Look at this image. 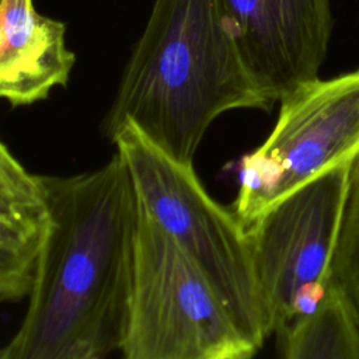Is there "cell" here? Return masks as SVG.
<instances>
[{
	"mask_svg": "<svg viewBox=\"0 0 359 359\" xmlns=\"http://www.w3.org/2000/svg\"><path fill=\"white\" fill-rule=\"evenodd\" d=\"M48 226L10 359L105 358L121 348L137 198L121 156L76 175H38Z\"/></svg>",
	"mask_w": 359,
	"mask_h": 359,
	"instance_id": "cell-1",
	"label": "cell"
},
{
	"mask_svg": "<svg viewBox=\"0 0 359 359\" xmlns=\"http://www.w3.org/2000/svg\"><path fill=\"white\" fill-rule=\"evenodd\" d=\"M237 108L272 107L255 88L219 0H156L105 118L126 122L174 160L192 164L210 123Z\"/></svg>",
	"mask_w": 359,
	"mask_h": 359,
	"instance_id": "cell-2",
	"label": "cell"
},
{
	"mask_svg": "<svg viewBox=\"0 0 359 359\" xmlns=\"http://www.w3.org/2000/svg\"><path fill=\"white\" fill-rule=\"evenodd\" d=\"M149 215L199 269L240 332L258 349L269 335L247 233L231 209L210 196L184 164L126 122L112 136Z\"/></svg>",
	"mask_w": 359,
	"mask_h": 359,
	"instance_id": "cell-3",
	"label": "cell"
},
{
	"mask_svg": "<svg viewBox=\"0 0 359 359\" xmlns=\"http://www.w3.org/2000/svg\"><path fill=\"white\" fill-rule=\"evenodd\" d=\"M137 198V196H136ZM122 359H252L208 280L137 199Z\"/></svg>",
	"mask_w": 359,
	"mask_h": 359,
	"instance_id": "cell-4",
	"label": "cell"
},
{
	"mask_svg": "<svg viewBox=\"0 0 359 359\" xmlns=\"http://www.w3.org/2000/svg\"><path fill=\"white\" fill-rule=\"evenodd\" d=\"M279 101L269 136L240 160L230 209L244 230L297 188L359 157V69L303 83Z\"/></svg>",
	"mask_w": 359,
	"mask_h": 359,
	"instance_id": "cell-5",
	"label": "cell"
},
{
	"mask_svg": "<svg viewBox=\"0 0 359 359\" xmlns=\"http://www.w3.org/2000/svg\"><path fill=\"white\" fill-rule=\"evenodd\" d=\"M352 164L335 167L282 198L245 229L269 334L292 324L296 294L331 285Z\"/></svg>",
	"mask_w": 359,
	"mask_h": 359,
	"instance_id": "cell-6",
	"label": "cell"
},
{
	"mask_svg": "<svg viewBox=\"0 0 359 359\" xmlns=\"http://www.w3.org/2000/svg\"><path fill=\"white\" fill-rule=\"evenodd\" d=\"M243 63L272 107L318 77L332 28L330 0H219Z\"/></svg>",
	"mask_w": 359,
	"mask_h": 359,
	"instance_id": "cell-7",
	"label": "cell"
},
{
	"mask_svg": "<svg viewBox=\"0 0 359 359\" xmlns=\"http://www.w3.org/2000/svg\"><path fill=\"white\" fill-rule=\"evenodd\" d=\"M74 65L65 24L35 11L32 0H6L0 14V98L11 105L45 100Z\"/></svg>",
	"mask_w": 359,
	"mask_h": 359,
	"instance_id": "cell-8",
	"label": "cell"
},
{
	"mask_svg": "<svg viewBox=\"0 0 359 359\" xmlns=\"http://www.w3.org/2000/svg\"><path fill=\"white\" fill-rule=\"evenodd\" d=\"M46 226L48 206L38 175L0 142V247L36 258Z\"/></svg>",
	"mask_w": 359,
	"mask_h": 359,
	"instance_id": "cell-9",
	"label": "cell"
},
{
	"mask_svg": "<svg viewBox=\"0 0 359 359\" xmlns=\"http://www.w3.org/2000/svg\"><path fill=\"white\" fill-rule=\"evenodd\" d=\"M283 359H359V330L334 286L283 334Z\"/></svg>",
	"mask_w": 359,
	"mask_h": 359,
	"instance_id": "cell-10",
	"label": "cell"
},
{
	"mask_svg": "<svg viewBox=\"0 0 359 359\" xmlns=\"http://www.w3.org/2000/svg\"><path fill=\"white\" fill-rule=\"evenodd\" d=\"M331 283L359 330V157L351 168L345 212L331 264Z\"/></svg>",
	"mask_w": 359,
	"mask_h": 359,
	"instance_id": "cell-11",
	"label": "cell"
},
{
	"mask_svg": "<svg viewBox=\"0 0 359 359\" xmlns=\"http://www.w3.org/2000/svg\"><path fill=\"white\" fill-rule=\"evenodd\" d=\"M35 257L0 247V300H18L31 290Z\"/></svg>",
	"mask_w": 359,
	"mask_h": 359,
	"instance_id": "cell-12",
	"label": "cell"
},
{
	"mask_svg": "<svg viewBox=\"0 0 359 359\" xmlns=\"http://www.w3.org/2000/svg\"><path fill=\"white\" fill-rule=\"evenodd\" d=\"M0 359H10V345L0 348Z\"/></svg>",
	"mask_w": 359,
	"mask_h": 359,
	"instance_id": "cell-13",
	"label": "cell"
},
{
	"mask_svg": "<svg viewBox=\"0 0 359 359\" xmlns=\"http://www.w3.org/2000/svg\"><path fill=\"white\" fill-rule=\"evenodd\" d=\"M77 359H101V358H98L97 355H91V353H87V355H81V356H79Z\"/></svg>",
	"mask_w": 359,
	"mask_h": 359,
	"instance_id": "cell-14",
	"label": "cell"
},
{
	"mask_svg": "<svg viewBox=\"0 0 359 359\" xmlns=\"http://www.w3.org/2000/svg\"><path fill=\"white\" fill-rule=\"evenodd\" d=\"M4 3H6V0H0V14H1V11H3V6H4Z\"/></svg>",
	"mask_w": 359,
	"mask_h": 359,
	"instance_id": "cell-15",
	"label": "cell"
}]
</instances>
